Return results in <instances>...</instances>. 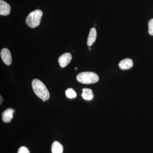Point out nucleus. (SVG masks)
Returning a JSON list of instances; mask_svg holds the SVG:
<instances>
[{"mask_svg":"<svg viewBox=\"0 0 153 153\" xmlns=\"http://www.w3.org/2000/svg\"><path fill=\"white\" fill-rule=\"evenodd\" d=\"M76 79L78 82L83 84H92L98 82L99 77L97 74L93 72L86 71L79 73L76 76Z\"/></svg>","mask_w":153,"mask_h":153,"instance_id":"nucleus-3","label":"nucleus"},{"mask_svg":"<svg viewBox=\"0 0 153 153\" xmlns=\"http://www.w3.org/2000/svg\"><path fill=\"white\" fill-rule=\"evenodd\" d=\"M72 56L70 53H65L61 55L58 59V62L60 67L64 68L71 62Z\"/></svg>","mask_w":153,"mask_h":153,"instance_id":"nucleus-4","label":"nucleus"},{"mask_svg":"<svg viewBox=\"0 0 153 153\" xmlns=\"http://www.w3.org/2000/svg\"><path fill=\"white\" fill-rule=\"evenodd\" d=\"M10 6L8 3L0 0V15L1 16H7L10 13Z\"/></svg>","mask_w":153,"mask_h":153,"instance_id":"nucleus-6","label":"nucleus"},{"mask_svg":"<svg viewBox=\"0 0 153 153\" xmlns=\"http://www.w3.org/2000/svg\"><path fill=\"white\" fill-rule=\"evenodd\" d=\"M97 34L96 30L94 27H92L91 29L89 32V35L87 39V45L89 47H91L93 43L95 42L96 39Z\"/></svg>","mask_w":153,"mask_h":153,"instance_id":"nucleus-9","label":"nucleus"},{"mask_svg":"<svg viewBox=\"0 0 153 153\" xmlns=\"http://www.w3.org/2000/svg\"><path fill=\"white\" fill-rule=\"evenodd\" d=\"M88 49H89V51H91V48L90 47H88Z\"/></svg>","mask_w":153,"mask_h":153,"instance_id":"nucleus-16","label":"nucleus"},{"mask_svg":"<svg viewBox=\"0 0 153 153\" xmlns=\"http://www.w3.org/2000/svg\"><path fill=\"white\" fill-rule=\"evenodd\" d=\"M51 150L52 153H63V146L58 142H54L52 144Z\"/></svg>","mask_w":153,"mask_h":153,"instance_id":"nucleus-10","label":"nucleus"},{"mask_svg":"<svg viewBox=\"0 0 153 153\" xmlns=\"http://www.w3.org/2000/svg\"><path fill=\"white\" fill-rule=\"evenodd\" d=\"M149 33L151 36H153V19H151L148 24Z\"/></svg>","mask_w":153,"mask_h":153,"instance_id":"nucleus-13","label":"nucleus"},{"mask_svg":"<svg viewBox=\"0 0 153 153\" xmlns=\"http://www.w3.org/2000/svg\"><path fill=\"white\" fill-rule=\"evenodd\" d=\"M133 65L132 60L129 58H126L122 60L119 64V66L122 70L130 69Z\"/></svg>","mask_w":153,"mask_h":153,"instance_id":"nucleus-8","label":"nucleus"},{"mask_svg":"<svg viewBox=\"0 0 153 153\" xmlns=\"http://www.w3.org/2000/svg\"><path fill=\"white\" fill-rule=\"evenodd\" d=\"M1 56L3 62L6 65H11L12 62V56L10 50L7 48H4L1 50Z\"/></svg>","mask_w":153,"mask_h":153,"instance_id":"nucleus-5","label":"nucleus"},{"mask_svg":"<svg viewBox=\"0 0 153 153\" xmlns=\"http://www.w3.org/2000/svg\"><path fill=\"white\" fill-rule=\"evenodd\" d=\"M77 67H76V68H74V69H75V70H76V69H77Z\"/></svg>","mask_w":153,"mask_h":153,"instance_id":"nucleus-17","label":"nucleus"},{"mask_svg":"<svg viewBox=\"0 0 153 153\" xmlns=\"http://www.w3.org/2000/svg\"><path fill=\"white\" fill-rule=\"evenodd\" d=\"M43 12L41 10H36L30 13L26 19L27 25L30 28L38 27L40 24Z\"/></svg>","mask_w":153,"mask_h":153,"instance_id":"nucleus-2","label":"nucleus"},{"mask_svg":"<svg viewBox=\"0 0 153 153\" xmlns=\"http://www.w3.org/2000/svg\"><path fill=\"white\" fill-rule=\"evenodd\" d=\"M13 109L8 108L5 110L2 114V118L3 122L4 123H10L13 118Z\"/></svg>","mask_w":153,"mask_h":153,"instance_id":"nucleus-7","label":"nucleus"},{"mask_svg":"<svg viewBox=\"0 0 153 153\" xmlns=\"http://www.w3.org/2000/svg\"><path fill=\"white\" fill-rule=\"evenodd\" d=\"M18 153H30V152L26 147L22 146L19 148Z\"/></svg>","mask_w":153,"mask_h":153,"instance_id":"nucleus-14","label":"nucleus"},{"mask_svg":"<svg viewBox=\"0 0 153 153\" xmlns=\"http://www.w3.org/2000/svg\"><path fill=\"white\" fill-rule=\"evenodd\" d=\"M0 97H1V101H0V102H1V104L2 102V98L1 96H0Z\"/></svg>","mask_w":153,"mask_h":153,"instance_id":"nucleus-15","label":"nucleus"},{"mask_svg":"<svg viewBox=\"0 0 153 153\" xmlns=\"http://www.w3.org/2000/svg\"><path fill=\"white\" fill-rule=\"evenodd\" d=\"M82 93L81 95L82 98L86 100H90L93 98L92 91L90 88H84L82 89Z\"/></svg>","mask_w":153,"mask_h":153,"instance_id":"nucleus-11","label":"nucleus"},{"mask_svg":"<svg viewBox=\"0 0 153 153\" xmlns=\"http://www.w3.org/2000/svg\"><path fill=\"white\" fill-rule=\"evenodd\" d=\"M66 97L68 98H75L76 96V92L72 88H69L66 91Z\"/></svg>","mask_w":153,"mask_h":153,"instance_id":"nucleus-12","label":"nucleus"},{"mask_svg":"<svg viewBox=\"0 0 153 153\" xmlns=\"http://www.w3.org/2000/svg\"><path fill=\"white\" fill-rule=\"evenodd\" d=\"M32 86L34 93L43 100H47L50 97L49 91L44 83L38 79H33Z\"/></svg>","mask_w":153,"mask_h":153,"instance_id":"nucleus-1","label":"nucleus"},{"mask_svg":"<svg viewBox=\"0 0 153 153\" xmlns=\"http://www.w3.org/2000/svg\"><path fill=\"white\" fill-rule=\"evenodd\" d=\"M15 111H15V110L13 109V112H14V113L15 112Z\"/></svg>","mask_w":153,"mask_h":153,"instance_id":"nucleus-18","label":"nucleus"}]
</instances>
